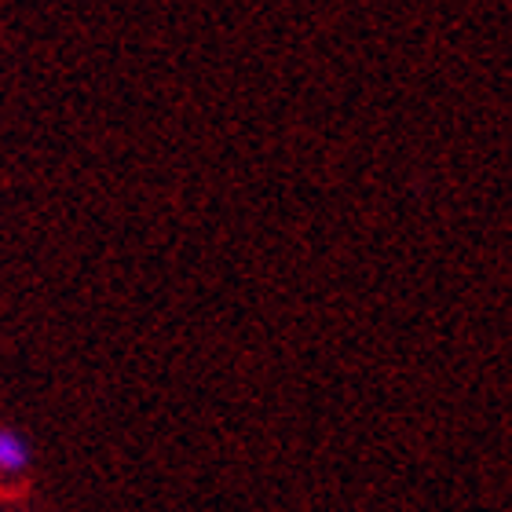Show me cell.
<instances>
[{
	"instance_id": "cell-1",
	"label": "cell",
	"mask_w": 512,
	"mask_h": 512,
	"mask_svg": "<svg viewBox=\"0 0 512 512\" xmlns=\"http://www.w3.org/2000/svg\"><path fill=\"white\" fill-rule=\"evenodd\" d=\"M26 461H30V447H26V439L19 432H11V428H0V472H22L26 469Z\"/></svg>"
}]
</instances>
